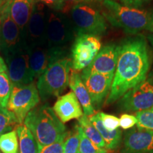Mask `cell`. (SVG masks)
<instances>
[{
    "label": "cell",
    "mask_w": 153,
    "mask_h": 153,
    "mask_svg": "<svg viewBox=\"0 0 153 153\" xmlns=\"http://www.w3.org/2000/svg\"><path fill=\"white\" fill-rule=\"evenodd\" d=\"M79 135V153H107V150L100 148L94 144L84 133L82 128L79 125H76Z\"/></svg>",
    "instance_id": "25"
},
{
    "label": "cell",
    "mask_w": 153,
    "mask_h": 153,
    "mask_svg": "<svg viewBox=\"0 0 153 153\" xmlns=\"http://www.w3.org/2000/svg\"><path fill=\"white\" fill-rule=\"evenodd\" d=\"M40 98L34 82L25 85H13L7 108L15 115L20 125L32 109L39 104Z\"/></svg>",
    "instance_id": "7"
},
{
    "label": "cell",
    "mask_w": 153,
    "mask_h": 153,
    "mask_svg": "<svg viewBox=\"0 0 153 153\" xmlns=\"http://www.w3.org/2000/svg\"><path fill=\"white\" fill-rule=\"evenodd\" d=\"M105 0H84V1H89V2H90V1H104Z\"/></svg>",
    "instance_id": "38"
},
{
    "label": "cell",
    "mask_w": 153,
    "mask_h": 153,
    "mask_svg": "<svg viewBox=\"0 0 153 153\" xmlns=\"http://www.w3.org/2000/svg\"><path fill=\"white\" fill-rule=\"evenodd\" d=\"M102 5L104 9L101 11L105 19L114 27L131 35H136L143 30L153 32V13L126 7L114 0H105Z\"/></svg>",
    "instance_id": "3"
},
{
    "label": "cell",
    "mask_w": 153,
    "mask_h": 153,
    "mask_svg": "<svg viewBox=\"0 0 153 153\" xmlns=\"http://www.w3.org/2000/svg\"><path fill=\"white\" fill-rule=\"evenodd\" d=\"M137 127L153 131V107L149 109L135 113Z\"/></svg>",
    "instance_id": "27"
},
{
    "label": "cell",
    "mask_w": 153,
    "mask_h": 153,
    "mask_svg": "<svg viewBox=\"0 0 153 153\" xmlns=\"http://www.w3.org/2000/svg\"><path fill=\"white\" fill-rule=\"evenodd\" d=\"M79 135L76 126L73 131L68 132L64 143V153H79Z\"/></svg>",
    "instance_id": "28"
},
{
    "label": "cell",
    "mask_w": 153,
    "mask_h": 153,
    "mask_svg": "<svg viewBox=\"0 0 153 153\" xmlns=\"http://www.w3.org/2000/svg\"><path fill=\"white\" fill-rule=\"evenodd\" d=\"M53 109L63 123L72 119H79L84 115L81 105L72 91L59 97Z\"/></svg>",
    "instance_id": "16"
},
{
    "label": "cell",
    "mask_w": 153,
    "mask_h": 153,
    "mask_svg": "<svg viewBox=\"0 0 153 153\" xmlns=\"http://www.w3.org/2000/svg\"><path fill=\"white\" fill-rule=\"evenodd\" d=\"M69 86L79 101L84 114L87 117L94 115L96 111L93 106L90 96L82 81L80 73L79 72L74 71L72 69L70 74Z\"/></svg>",
    "instance_id": "17"
},
{
    "label": "cell",
    "mask_w": 153,
    "mask_h": 153,
    "mask_svg": "<svg viewBox=\"0 0 153 153\" xmlns=\"http://www.w3.org/2000/svg\"><path fill=\"white\" fill-rule=\"evenodd\" d=\"M35 0H10L9 13L22 33L28 24Z\"/></svg>",
    "instance_id": "18"
},
{
    "label": "cell",
    "mask_w": 153,
    "mask_h": 153,
    "mask_svg": "<svg viewBox=\"0 0 153 153\" xmlns=\"http://www.w3.org/2000/svg\"><path fill=\"white\" fill-rule=\"evenodd\" d=\"M91 123L99 132L106 143V150H116L120 147L122 141V131L120 129L108 131L103 125L99 114H95L89 118Z\"/></svg>",
    "instance_id": "20"
},
{
    "label": "cell",
    "mask_w": 153,
    "mask_h": 153,
    "mask_svg": "<svg viewBox=\"0 0 153 153\" xmlns=\"http://www.w3.org/2000/svg\"><path fill=\"white\" fill-rule=\"evenodd\" d=\"M99 117L104 126L108 131H114L120 127L119 118L113 115L106 114L105 113H98Z\"/></svg>",
    "instance_id": "29"
},
{
    "label": "cell",
    "mask_w": 153,
    "mask_h": 153,
    "mask_svg": "<svg viewBox=\"0 0 153 153\" xmlns=\"http://www.w3.org/2000/svg\"><path fill=\"white\" fill-rule=\"evenodd\" d=\"M82 1H84V0H65V9L63 11H64V12H67L68 10H71V9L74 5L78 3L82 2Z\"/></svg>",
    "instance_id": "34"
},
{
    "label": "cell",
    "mask_w": 153,
    "mask_h": 153,
    "mask_svg": "<svg viewBox=\"0 0 153 153\" xmlns=\"http://www.w3.org/2000/svg\"><path fill=\"white\" fill-rule=\"evenodd\" d=\"M0 153H2V152H0Z\"/></svg>",
    "instance_id": "40"
},
{
    "label": "cell",
    "mask_w": 153,
    "mask_h": 153,
    "mask_svg": "<svg viewBox=\"0 0 153 153\" xmlns=\"http://www.w3.org/2000/svg\"><path fill=\"white\" fill-rule=\"evenodd\" d=\"M78 125L82 128L85 135L94 144L100 148L106 149V143L99 132L91 123L89 118L85 114L78 119Z\"/></svg>",
    "instance_id": "22"
},
{
    "label": "cell",
    "mask_w": 153,
    "mask_h": 153,
    "mask_svg": "<svg viewBox=\"0 0 153 153\" xmlns=\"http://www.w3.org/2000/svg\"><path fill=\"white\" fill-rule=\"evenodd\" d=\"M101 49V42L99 36L76 34L70 51L72 70L79 72L85 70L91 64Z\"/></svg>",
    "instance_id": "8"
},
{
    "label": "cell",
    "mask_w": 153,
    "mask_h": 153,
    "mask_svg": "<svg viewBox=\"0 0 153 153\" xmlns=\"http://www.w3.org/2000/svg\"><path fill=\"white\" fill-rule=\"evenodd\" d=\"M0 73L8 74V68L4 62V60L0 56Z\"/></svg>",
    "instance_id": "35"
},
{
    "label": "cell",
    "mask_w": 153,
    "mask_h": 153,
    "mask_svg": "<svg viewBox=\"0 0 153 153\" xmlns=\"http://www.w3.org/2000/svg\"><path fill=\"white\" fill-rule=\"evenodd\" d=\"M72 70V60L68 55L55 57L50 60L47 68L38 78L37 87L43 101L59 97L69 85Z\"/></svg>",
    "instance_id": "4"
},
{
    "label": "cell",
    "mask_w": 153,
    "mask_h": 153,
    "mask_svg": "<svg viewBox=\"0 0 153 153\" xmlns=\"http://www.w3.org/2000/svg\"><path fill=\"white\" fill-rule=\"evenodd\" d=\"M148 0H120L123 6L131 8L139 9L145 4Z\"/></svg>",
    "instance_id": "33"
},
{
    "label": "cell",
    "mask_w": 153,
    "mask_h": 153,
    "mask_svg": "<svg viewBox=\"0 0 153 153\" xmlns=\"http://www.w3.org/2000/svg\"><path fill=\"white\" fill-rule=\"evenodd\" d=\"M122 153H153V131L133 128L126 131Z\"/></svg>",
    "instance_id": "14"
},
{
    "label": "cell",
    "mask_w": 153,
    "mask_h": 153,
    "mask_svg": "<svg viewBox=\"0 0 153 153\" xmlns=\"http://www.w3.org/2000/svg\"><path fill=\"white\" fill-rule=\"evenodd\" d=\"M120 126L123 130H128L137 124V118L135 116L128 114H123L119 119Z\"/></svg>",
    "instance_id": "31"
},
{
    "label": "cell",
    "mask_w": 153,
    "mask_h": 153,
    "mask_svg": "<svg viewBox=\"0 0 153 153\" xmlns=\"http://www.w3.org/2000/svg\"><path fill=\"white\" fill-rule=\"evenodd\" d=\"M0 152L19 153V138L16 130L3 134L0 136Z\"/></svg>",
    "instance_id": "24"
},
{
    "label": "cell",
    "mask_w": 153,
    "mask_h": 153,
    "mask_svg": "<svg viewBox=\"0 0 153 153\" xmlns=\"http://www.w3.org/2000/svg\"><path fill=\"white\" fill-rule=\"evenodd\" d=\"M119 53V45L108 44L104 46L87 68L82 71L100 74H114Z\"/></svg>",
    "instance_id": "15"
},
{
    "label": "cell",
    "mask_w": 153,
    "mask_h": 153,
    "mask_svg": "<svg viewBox=\"0 0 153 153\" xmlns=\"http://www.w3.org/2000/svg\"><path fill=\"white\" fill-rule=\"evenodd\" d=\"M80 76L90 96L95 111L100 109L110 93L114 74L82 71Z\"/></svg>",
    "instance_id": "12"
},
{
    "label": "cell",
    "mask_w": 153,
    "mask_h": 153,
    "mask_svg": "<svg viewBox=\"0 0 153 153\" xmlns=\"http://www.w3.org/2000/svg\"><path fill=\"white\" fill-rule=\"evenodd\" d=\"M74 31L73 24L68 17L50 9L46 24V45L50 56L68 54V45L76 37Z\"/></svg>",
    "instance_id": "5"
},
{
    "label": "cell",
    "mask_w": 153,
    "mask_h": 153,
    "mask_svg": "<svg viewBox=\"0 0 153 153\" xmlns=\"http://www.w3.org/2000/svg\"><path fill=\"white\" fill-rule=\"evenodd\" d=\"M16 130L19 138V153H40L38 144L26 126L19 125Z\"/></svg>",
    "instance_id": "21"
},
{
    "label": "cell",
    "mask_w": 153,
    "mask_h": 153,
    "mask_svg": "<svg viewBox=\"0 0 153 153\" xmlns=\"http://www.w3.org/2000/svg\"><path fill=\"white\" fill-rule=\"evenodd\" d=\"M68 134L52 144L39 148L40 153H64V143Z\"/></svg>",
    "instance_id": "30"
},
{
    "label": "cell",
    "mask_w": 153,
    "mask_h": 153,
    "mask_svg": "<svg viewBox=\"0 0 153 153\" xmlns=\"http://www.w3.org/2000/svg\"><path fill=\"white\" fill-rule=\"evenodd\" d=\"M148 39L149 42H150V45H152V49H153V33H152V34H150V35H149V36H148ZM148 78H150V79L153 80V72H152V74H150V76H149Z\"/></svg>",
    "instance_id": "36"
},
{
    "label": "cell",
    "mask_w": 153,
    "mask_h": 153,
    "mask_svg": "<svg viewBox=\"0 0 153 153\" xmlns=\"http://www.w3.org/2000/svg\"><path fill=\"white\" fill-rule=\"evenodd\" d=\"M1 12H0V31H1Z\"/></svg>",
    "instance_id": "39"
},
{
    "label": "cell",
    "mask_w": 153,
    "mask_h": 153,
    "mask_svg": "<svg viewBox=\"0 0 153 153\" xmlns=\"http://www.w3.org/2000/svg\"><path fill=\"white\" fill-rule=\"evenodd\" d=\"M13 85L8 74L0 73V106L7 108Z\"/></svg>",
    "instance_id": "26"
},
{
    "label": "cell",
    "mask_w": 153,
    "mask_h": 153,
    "mask_svg": "<svg viewBox=\"0 0 153 153\" xmlns=\"http://www.w3.org/2000/svg\"><path fill=\"white\" fill-rule=\"evenodd\" d=\"M122 111L139 112L153 107V80L150 78L126 93L118 100Z\"/></svg>",
    "instance_id": "11"
},
{
    "label": "cell",
    "mask_w": 153,
    "mask_h": 153,
    "mask_svg": "<svg viewBox=\"0 0 153 153\" xmlns=\"http://www.w3.org/2000/svg\"><path fill=\"white\" fill-rule=\"evenodd\" d=\"M4 57L9 77L13 85H28L33 82L29 65V51L24 41Z\"/></svg>",
    "instance_id": "10"
},
{
    "label": "cell",
    "mask_w": 153,
    "mask_h": 153,
    "mask_svg": "<svg viewBox=\"0 0 153 153\" xmlns=\"http://www.w3.org/2000/svg\"><path fill=\"white\" fill-rule=\"evenodd\" d=\"M29 65L33 79H38L47 68L50 62L49 51L47 45L28 48Z\"/></svg>",
    "instance_id": "19"
},
{
    "label": "cell",
    "mask_w": 153,
    "mask_h": 153,
    "mask_svg": "<svg viewBox=\"0 0 153 153\" xmlns=\"http://www.w3.org/2000/svg\"><path fill=\"white\" fill-rule=\"evenodd\" d=\"M49 8L38 0L34 1L31 15L22 33L28 48L46 45V24Z\"/></svg>",
    "instance_id": "9"
},
{
    "label": "cell",
    "mask_w": 153,
    "mask_h": 153,
    "mask_svg": "<svg viewBox=\"0 0 153 153\" xmlns=\"http://www.w3.org/2000/svg\"><path fill=\"white\" fill-rule=\"evenodd\" d=\"M1 27L0 31V49L4 56L16 50L24 43L22 31L9 13V2L0 8Z\"/></svg>",
    "instance_id": "13"
},
{
    "label": "cell",
    "mask_w": 153,
    "mask_h": 153,
    "mask_svg": "<svg viewBox=\"0 0 153 153\" xmlns=\"http://www.w3.org/2000/svg\"><path fill=\"white\" fill-rule=\"evenodd\" d=\"M9 1H10V0H0V8L8 4Z\"/></svg>",
    "instance_id": "37"
},
{
    "label": "cell",
    "mask_w": 153,
    "mask_h": 153,
    "mask_svg": "<svg viewBox=\"0 0 153 153\" xmlns=\"http://www.w3.org/2000/svg\"><path fill=\"white\" fill-rule=\"evenodd\" d=\"M71 19L76 33L91 34L97 36L104 35L107 30L106 19L102 11L88 1H82L74 6L70 10Z\"/></svg>",
    "instance_id": "6"
},
{
    "label": "cell",
    "mask_w": 153,
    "mask_h": 153,
    "mask_svg": "<svg viewBox=\"0 0 153 153\" xmlns=\"http://www.w3.org/2000/svg\"><path fill=\"white\" fill-rule=\"evenodd\" d=\"M150 66L148 44L144 36L129 37L119 45V53L111 88L106 105L119 100L123 96L148 77Z\"/></svg>",
    "instance_id": "1"
},
{
    "label": "cell",
    "mask_w": 153,
    "mask_h": 153,
    "mask_svg": "<svg viewBox=\"0 0 153 153\" xmlns=\"http://www.w3.org/2000/svg\"><path fill=\"white\" fill-rule=\"evenodd\" d=\"M24 123L33 135L39 148L56 142L68 133L65 126L47 103L30 111Z\"/></svg>",
    "instance_id": "2"
},
{
    "label": "cell",
    "mask_w": 153,
    "mask_h": 153,
    "mask_svg": "<svg viewBox=\"0 0 153 153\" xmlns=\"http://www.w3.org/2000/svg\"><path fill=\"white\" fill-rule=\"evenodd\" d=\"M20 125L15 115L7 108L0 106V136L11 132Z\"/></svg>",
    "instance_id": "23"
},
{
    "label": "cell",
    "mask_w": 153,
    "mask_h": 153,
    "mask_svg": "<svg viewBox=\"0 0 153 153\" xmlns=\"http://www.w3.org/2000/svg\"><path fill=\"white\" fill-rule=\"evenodd\" d=\"M45 4L51 10L55 11H63L65 7V0H38Z\"/></svg>",
    "instance_id": "32"
}]
</instances>
